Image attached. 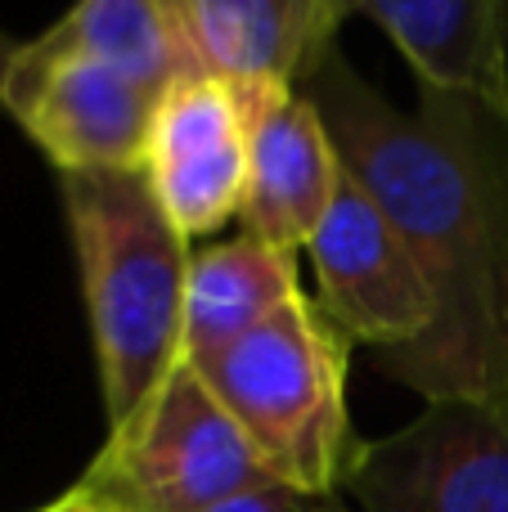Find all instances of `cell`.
Listing matches in <instances>:
<instances>
[{
  "label": "cell",
  "mask_w": 508,
  "mask_h": 512,
  "mask_svg": "<svg viewBox=\"0 0 508 512\" xmlns=\"http://www.w3.org/2000/svg\"><path fill=\"white\" fill-rule=\"evenodd\" d=\"M194 72L230 86L297 90L347 23L342 0H171Z\"/></svg>",
  "instance_id": "cell-10"
},
{
  "label": "cell",
  "mask_w": 508,
  "mask_h": 512,
  "mask_svg": "<svg viewBox=\"0 0 508 512\" xmlns=\"http://www.w3.org/2000/svg\"><path fill=\"white\" fill-rule=\"evenodd\" d=\"M347 490L360 512H508V400H428L360 445Z\"/></svg>",
  "instance_id": "cell-5"
},
{
  "label": "cell",
  "mask_w": 508,
  "mask_h": 512,
  "mask_svg": "<svg viewBox=\"0 0 508 512\" xmlns=\"http://www.w3.org/2000/svg\"><path fill=\"white\" fill-rule=\"evenodd\" d=\"M333 512H347V508H342V504H338V499H333Z\"/></svg>",
  "instance_id": "cell-18"
},
{
  "label": "cell",
  "mask_w": 508,
  "mask_h": 512,
  "mask_svg": "<svg viewBox=\"0 0 508 512\" xmlns=\"http://www.w3.org/2000/svg\"><path fill=\"white\" fill-rule=\"evenodd\" d=\"M144 176L185 239L234 221L248 189V108L239 86L189 72L162 90Z\"/></svg>",
  "instance_id": "cell-8"
},
{
  "label": "cell",
  "mask_w": 508,
  "mask_h": 512,
  "mask_svg": "<svg viewBox=\"0 0 508 512\" xmlns=\"http://www.w3.org/2000/svg\"><path fill=\"white\" fill-rule=\"evenodd\" d=\"M158 90L86 54L23 41L5 77V113L59 167V176L144 171Z\"/></svg>",
  "instance_id": "cell-6"
},
{
  "label": "cell",
  "mask_w": 508,
  "mask_h": 512,
  "mask_svg": "<svg viewBox=\"0 0 508 512\" xmlns=\"http://www.w3.org/2000/svg\"><path fill=\"white\" fill-rule=\"evenodd\" d=\"M297 297H302V283H297L293 252H279L252 234L212 243L189 261L180 360H216Z\"/></svg>",
  "instance_id": "cell-12"
},
{
  "label": "cell",
  "mask_w": 508,
  "mask_h": 512,
  "mask_svg": "<svg viewBox=\"0 0 508 512\" xmlns=\"http://www.w3.org/2000/svg\"><path fill=\"white\" fill-rule=\"evenodd\" d=\"M297 90L437 297L428 333L374 355L378 369L423 400H508V113L441 86H419V104L396 108L342 50Z\"/></svg>",
  "instance_id": "cell-1"
},
{
  "label": "cell",
  "mask_w": 508,
  "mask_h": 512,
  "mask_svg": "<svg viewBox=\"0 0 508 512\" xmlns=\"http://www.w3.org/2000/svg\"><path fill=\"white\" fill-rule=\"evenodd\" d=\"M342 9L383 27L419 86L468 90L508 113L504 0H342Z\"/></svg>",
  "instance_id": "cell-11"
},
{
  "label": "cell",
  "mask_w": 508,
  "mask_h": 512,
  "mask_svg": "<svg viewBox=\"0 0 508 512\" xmlns=\"http://www.w3.org/2000/svg\"><path fill=\"white\" fill-rule=\"evenodd\" d=\"M18 45H23V41H14V36L0 32V113H5V77H9V68H14Z\"/></svg>",
  "instance_id": "cell-16"
},
{
  "label": "cell",
  "mask_w": 508,
  "mask_h": 512,
  "mask_svg": "<svg viewBox=\"0 0 508 512\" xmlns=\"http://www.w3.org/2000/svg\"><path fill=\"white\" fill-rule=\"evenodd\" d=\"M320 306L351 342L374 355L414 346L437 319V297L387 212L351 180H342L329 216L306 243Z\"/></svg>",
  "instance_id": "cell-7"
},
{
  "label": "cell",
  "mask_w": 508,
  "mask_h": 512,
  "mask_svg": "<svg viewBox=\"0 0 508 512\" xmlns=\"http://www.w3.org/2000/svg\"><path fill=\"white\" fill-rule=\"evenodd\" d=\"M329 504L333 499H315V495L284 486V481H270V486L243 490V495L225 499V504H216L207 512H329Z\"/></svg>",
  "instance_id": "cell-14"
},
{
  "label": "cell",
  "mask_w": 508,
  "mask_h": 512,
  "mask_svg": "<svg viewBox=\"0 0 508 512\" xmlns=\"http://www.w3.org/2000/svg\"><path fill=\"white\" fill-rule=\"evenodd\" d=\"M239 95L248 108L243 234L297 256L306 252L347 180L342 153L302 90L239 86Z\"/></svg>",
  "instance_id": "cell-9"
},
{
  "label": "cell",
  "mask_w": 508,
  "mask_h": 512,
  "mask_svg": "<svg viewBox=\"0 0 508 512\" xmlns=\"http://www.w3.org/2000/svg\"><path fill=\"white\" fill-rule=\"evenodd\" d=\"M347 360L351 337L302 292L243 342L194 369L270 477L302 495L333 499L360 454L347 414Z\"/></svg>",
  "instance_id": "cell-3"
},
{
  "label": "cell",
  "mask_w": 508,
  "mask_h": 512,
  "mask_svg": "<svg viewBox=\"0 0 508 512\" xmlns=\"http://www.w3.org/2000/svg\"><path fill=\"white\" fill-rule=\"evenodd\" d=\"M329 512H333V504H329Z\"/></svg>",
  "instance_id": "cell-19"
},
{
  "label": "cell",
  "mask_w": 508,
  "mask_h": 512,
  "mask_svg": "<svg viewBox=\"0 0 508 512\" xmlns=\"http://www.w3.org/2000/svg\"><path fill=\"white\" fill-rule=\"evenodd\" d=\"M41 512H117V508H104V504H90V499H81L77 490H68V495H59L54 504H45Z\"/></svg>",
  "instance_id": "cell-15"
},
{
  "label": "cell",
  "mask_w": 508,
  "mask_h": 512,
  "mask_svg": "<svg viewBox=\"0 0 508 512\" xmlns=\"http://www.w3.org/2000/svg\"><path fill=\"white\" fill-rule=\"evenodd\" d=\"M270 481L239 423L180 360L126 423L108 427L104 450L72 490L117 512H207Z\"/></svg>",
  "instance_id": "cell-4"
},
{
  "label": "cell",
  "mask_w": 508,
  "mask_h": 512,
  "mask_svg": "<svg viewBox=\"0 0 508 512\" xmlns=\"http://www.w3.org/2000/svg\"><path fill=\"white\" fill-rule=\"evenodd\" d=\"M95 337L108 427L126 423L180 364L189 239L144 171L59 176Z\"/></svg>",
  "instance_id": "cell-2"
},
{
  "label": "cell",
  "mask_w": 508,
  "mask_h": 512,
  "mask_svg": "<svg viewBox=\"0 0 508 512\" xmlns=\"http://www.w3.org/2000/svg\"><path fill=\"white\" fill-rule=\"evenodd\" d=\"M36 45L99 59L158 95L194 72L171 0H77L59 23L36 36Z\"/></svg>",
  "instance_id": "cell-13"
},
{
  "label": "cell",
  "mask_w": 508,
  "mask_h": 512,
  "mask_svg": "<svg viewBox=\"0 0 508 512\" xmlns=\"http://www.w3.org/2000/svg\"><path fill=\"white\" fill-rule=\"evenodd\" d=\"M504 90H508V0H504Z\"/></svg>",
  "instance_id": "cell-17"
}]
</instances>
